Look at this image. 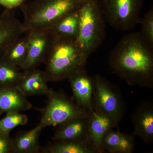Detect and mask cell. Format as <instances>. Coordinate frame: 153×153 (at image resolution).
Instances as JSON below:
<instances>
[{
  "label": "cell",
  "mask_w": 153,
  "mask_h": 153,
  "mask_svg": "<svg viewBox=\"0 0 153 153\" xmlns=\"http://www.w3.org/2000/svg\"><path fill=\"white\" fill-rule=\"evenodd\" d=\"M28 117L26 115L20 112L6 113L5 116L0 120V132L9 133L19 126L27 124Z\"/></svg>",
  "instance_id": "cell-22"
},
{
  "label": "cell",
  "mask_w": 153,
  "mask_h": 153,
  "mask_svg": "<svg viewBox=\"0 0 153 153\" xmlns=\"http://www.w3.org/2000/svg\"><path fill=\"white\" fill-rule=\"evenodd\" d=\"M28 39L27 34L17 38L7 47L1 58L22 69L27 58Z\"/></svg>",
  "instance_id": "cell-20"
},
{
  "label": "cell",
  "mask_w": 153,
  "mask_h": 153,
  "mask_svg": "<svg viewBox=\"0 0 153 153\" xmlns=\"http://www.w3.org/2000/svg\"><path fill=\"white\" fill-rule=\"evenodd\" d=\"M46 106L39 109L41 116L38 124L42 128L62 125L78 118L87 117L90 111L84 109L65 94L49 88L46 94Z\"/></svg>",
  "instance_id": "cell-5"
},
{
  "label": "cell",
  "mask_w": 153,
  "mask_h": 153,
  "mask_svg": "<svg viewBox=\"0 0 153 153\" xmlns=\"http://www.w3.org/2000/svg\"><path fill=\"white\" fill-rule=\"evenodd\" d=\"M82 0H31L20 6L24 33L47 30L63 16L77 10Z\"/></svg>",
  "instance_id": "cell-3"
},
{
  "label": "cell",
  "mask_w": 153,
  "mask_h": 153,
  "mask_svg": "<svg viewBox=\"0 0 153 153\" xmlns=\"http://www.w3.org/2000/svg\"><path fill=\"white\" fill-rule=\"evenodd\" d=\"M43 128L38 124L27 131H20L13 139L15 153H39L41 152L40 137Z\"/></svg>",
  "instance_id": "cell-17"
},
{
  "label": "cell",
  "mask_w": 153,
  "mask_h": 153,
  "mask_svg": "<svg viewBox=\"0 0 153 153\" xmlns=\"http://www.w3.org/2000/svg\"><path fill=\"white\" fill-rule=\"evenodd\" d=\"M146 0H100L102 12L110 26L129 31L140 24V13Z\"/></svg>",
  "instance_id": "cell-6"
},
{
  "label": "cell",
  "mask_w": 153,
  "mask_h": 153,
  "mask_svg": "<svg viewBox=\"0 0 153 153\" xmlns=\"http://www.w3.org/2000/svg\"><path fill=\"white\" fill-rule=\"evenodd\" d=\"M117 126L111 118L93 110L88 117L87 140L96 153H103L102 142L110 130Z\"/></svg>",
  "instance_id": "cell-10"
},
{
  "label": "cell",
  "mask_w": 153,
  "mask_h": 153,
  "mask_svg": "<svg viewBox=\"0 0 153 153\" xmlns=\"http://www.w3.org/2000/svg\"><path fill=\"white\" fill-rule=\"evenodd\" d=\"M78 10L63 16L47 30L55 36L77 41L79 30Z\"/></svg>",
  "instance_id": "cell-18"
},
{
  "label": "cell",
  "mask_w": 153,
  "mask_h": 153,
  "mask_svg": "<svg viewBox=\"0 0 153 153\" xmlns=\"http://www.w3.org/2000/svg\"><path fill=\"white\" fill-rule=\"evenodd\" d=\"M93 78V109L111 118L117 126L123 117L126 108L120 92L101 75L96 74Z\"/></svg>",
  "instance_id": "cell-7"
},
{
  "label": "cell",
  "mask_w": 153,
  "mask_h": 153,
  "mask_svg": "<svg viewBox=\"0 0 153 153\" xmlns=\"http://www.w3.org/2000/svg\"><path fill=\"white\" fill-rule=\"evenodd\" d=\"M135 146L134 135L110 130L102 142L103 153H131Z\"/></svg>",
  "instance_id": "cell-15"
},
{
  "label": "cell",
  "mask_w": 153,
  "mask_h": 153,
  "mask_svg": "<svg viewBox=\"0 0 153 153\" xmlns=\"http://www.w3.org/2000/svg\"><path fill=\"white\" fill-rule=\"evenodd\" d=\"M78 12L79 30L76 41L88 58L105 38V21L100 0H82Z\"/></svg>",
  "instance_id": "cell-4"
},
{
  "label": "cell",
  "mask_w": 153,
  "mask_h": 153,
  "mask_svg": "<svg viewBox=\"0 0 153 153\" xmlns=\"http://www.w3.org/2000/svg\"><path fill=\"white\" fill-rule=\"evenodd\" d=\"M71 86L73 98L79 106L91 112L92 106L93 78L85 68L76 71L67 79Z\"/></svg>",
  "instance_id": "cell-9"
},
{
  "label": "cell",
  "mask_w": 153,
  "mask_h": 153,
  "mask_svg": "<svg viewBox=\"0 0 153 153\" xmlns=\"http://www.w3.org/2000/svg\"><path fill=\"white\" fill-rule=\"evenodd\" d=\"M111 69L131 86L153 88V47L140 32L125 35L111 52Z\"/></svg>",
  "instance_id": "cell-1"
},
{
  "label": "cell",
  "mask_w": 153,
  "mask_h": 153,
  "mask_svg": "<svg viewBox=\"0 0 153 153\" xmlns=\"http://www.w3.org/2000/svg\"><path fill=\"white\" fill-rule=\"evenodd\" d=\"M18 86L0 88V116L3 113L26 111L33 108Z\"/></svg>",
  "instance_id": "cell-12"
},
{
  "label": "cell",
  "mask_w": 153,
  "mask_h": 153,
  "mask_svg": "<svg viewBox=\"0 0 153 153\" xmlns=\"http://www.w3.org/2000/svg\"><path fill=\"white\" fill-rule=\"evenodd\" d=\"M27 0H0V5L6 9L13 10L17 7H20Z\"/></svg>",
  "instance_id": "cell-25"
},
{
  "label": "cell",
  "mask_w": 153,
  "mask_h": 153,
  "mask_svg": "<svg viewBox=\"0 0 153 153\" xmlns=\"http://www.w3.org/2000/svg\"><path fill=\"white\" fill-rule=\"evenodd\" d=\"M88 58L76 40L53 35L43 61L48 81L57 82L68 79L76 71L85 68Z\"/></svg>",
  "instance_id": "cell-2"
},
{
  "label": "cell",
  "mask_w": 153,
  "mask_h": 153,
  "mask_svg": "<svg viewBox=\"0 0 153 153\" xmlns=\"http://www.w3.org/2000/svg\"><path fill=\"white\" fill-rule=\"evenodd\" d=\"M49 82L45 71L35 69L23 71L22 77L17 86L27 96L43 95L48 92Z\"/></svg>",
  "instance_id": "cell-14"
},
{
  "label": "cell",
  "mask_w": 153,
  "mask_h": 153,
  "mask_svg": "<svg viewBox=\"0 0 153 153\" xmlns=\"http://www.w3.org/2000/svg\"><path fill=\"white\" fill-rule=\"evenodd\" d=\"M21 70L18 66L0 58V88L17 86L23 73Z\"/></svg>",
  "instance_id": "cell-21"
},
{
  "label": "cell",
  "mask_w": 153,
  "mask_h": 153,
  "mask_svg": "<svg viewBox=\"0 0 153 153\" xmlns=\"http://www.w3.org/2000/svg\"><path fill=\"white\" fill-rule=\"evenodd\" d=\"M88 116L87 117L74 119L59 126L60 127L57 129L52 137V140H87Z\"/></svg>",
  "instance_id": "cell-16"
},
{
  "label": "cell",
  "mask_w": 153,
  "mask_h": 153,
  "mask_svg": "<svg viewBox=\"0 0 153 153\" xmlns=\"http://www.w3.org/2000/svg\"><path fill=\"white\" fill-rule=\"evenodd\" d=\"M140 24L142 25L140 32L148 44L153 47V9L151 8L141 19Z\"/></svg>",
  "instance_id": "cell-23"
},
{
  "label": "cell",
  "mask_w": 153,
  "mask_h": 153,
  "mask_svg": "<svg viewBox=\"0 0 153 153\" xmlns=\"http://www.w3.org/2000/svg\"><path fill=\"white\" fill-rule=\"evenodd\" d=\"M0 153H15L13 141L9 133L0 132Z\"/></svg>",
  "instance_id": "cell-24"
},
{
  "label": "cell",
  "mask_w": 153,
  "mask_h": 153,
  "mask_svg": "<svg viewBox=\"0 0 153 153\" xmlns=\"http://www.w3.org/2000/svg\"><path fill=\"white\" fill-rule=\"evenodd\" d=\"M28 39L27 54L22 71L36 69L43 63L50 44L53 35L49 30L34 31L27 34Z\"/></svg>",
  "instance_id": "cell-8"
},
{
  "label": "cell",
  "mask_w": 153,
  "mask_h": 153,
  "mask_svg": "<svg viewBox=\"0 0 153 153\" xmlns=\"http://www.w3.org/2000/svg\"><path fill=\"white\" fill-rule=\"evenodd\" d=\"M23 34L22 22L12 10L5 9L0 14V58L9 45Z\"/></svg>",
  "instance_id": "cell-13"
},
{
  "label": "cell",
  "mask_w": 153,
  "mask_h": 153,
  "mask_svg": "<svg viewBox=\"0 0 153 153\" xmlns=\"http://www.w3.org/2000/svg\"><path fill=\"white\" fill-rule=\"evenodd\" d=\"M134 126L132 134L144 142L153 141V103L152 101H143L137 107L131 116Z\"/></svg>",
  "instance_id": "cell-11"
},
{
  "label": "cell",
  "mask_w": 153,
  "mask_h": 153,
  "mask_svg": "<svg viewBox=\"0 0 153 153\" xmlns=\"http://www.w3.org/2000/svg\"><path fill=\"white\" fill-rule=\"evenodd\" d=\"M41 148L44 153H96L87 140L80 141H52Z\"/></svg>",
  "instance_id": "cell-19"
}]
</instances>
